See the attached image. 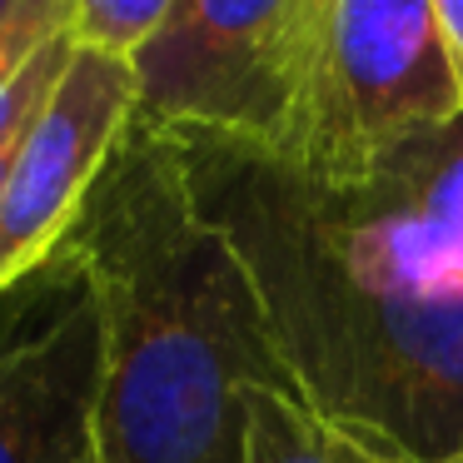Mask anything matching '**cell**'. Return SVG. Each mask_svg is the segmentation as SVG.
Segmentation results:
<instances>
[{
	"mask_svg": "<svg viewBox=\"0 0 463 463\" xmlns=\"http://www.w3.org/2000/svg\"><path fill=\"white\" fill-rule=\"evenodd\" d=\"M175 145L269 309L294 393L393 449L458 453L463 115L393 145L359 180H304L234 140Z\"/></svg>",
	"mask_w": 463,
	"mask_h": 463,
	"instance_id": "1",
	"label": "cell"
},
{
	"mask_svg": "<svg viewBox=\"0 0 463 463\" xmlns=\"http://www.w3.org/2000/svg\"><path fill=\"white\" fill-rule=\"evenodd\" d=\"M65 250L100 309V458L244 463V393L294 379L180 145L135 120Z\"/></svg>",
	"mask_w": 463,
	"mask_h": 463,
	"instance_id": "2",
	"label": "cell"
},
{
	"mask_svg": "<svg viewBox=\"0 0 463 463\" xmlns=\"http://www.w3.org/2000/svg\"><path fill=\"white\" fill-rule=\"evenodd\" d=\"M463 115L433 0H304L279 140L304 180H359L393 145Z\"/></svg>",
	"mask_w": 463,
	"mask_h": 463,
	"instance_id": "3",
	"label": "cell"
},
{
	"mask_svg": "<svg viewBox=\"0 0 463 463\" xmlns=\"http://www.w3.org/2000/svg\"><path fill=\"white\" fill-rule=\"evenodd\" d=\"M304 0H180L130 61L135 120L175 140L269 150L289 100V55Z\"/></svg>",
	"mask_w": 463,
	"mask_h": 463,
	"instance_id": "4",
	"label": "cell"
},
{
	"mask_svg": "<svg viewBox=\"0 0 463 463\" xmlns=\"http://www.w3.org/2000/svg\"><path fill=\"white\" fill-rule=\"evenodd\" d=\"M0 463H105L100 309L71 250L0 299Z\"/></svg>",
	"mask_w": 463,
	"mask_h": 463,
	"instance_id": "5",
	"label": "cell"
},
{
	"mask_svg": "<svg viewBox=\"0 0 463 463\" xmlns=\"http://www.w3.org/2000/svg\"><path fill=\"white\" fill-rule=\"evenodd\" d=\"M135 105L140 90L130 61L71 45V61L31 115L0 190V299L65 250L105 165L130 135Z\"/></svg>",
	"mask_w": 463,
	"mask_h": 463,
	"instance_id": "6",
	"label": "cell"
},
{
	"mask_svg": "<svg viewBox=\"0 0 463 463\" xmlns=\"http://www.w3.org/2000/svg\"><path fill=\"white\" fill-rule=\"evenodd\" d=\"M244 413H250L244 463H463V449L443 453V458H423V453L393 449L369 433H354L324 419L294 389H250Z\"/></svg>",
	"mask_w": 463,
	"mask_h": 463,
	"instance_id": "7",
	"label": "cell"
},
{
	"mask_svg": "<svg viewBox=\"0 0 463 463\" xmlns=\"http://www.w3.org/2000/svg\"><path fill=\"white\" fill-rule=\"evenodd\" d=\"M180 0H71V45L110 61H135L165 31Z\"/></svg>",
	"mask_w": 463,
	"mask_h": 463,
	"instance_id": "8",
	"label": "cell"
},
{
	"mask_svg": "<svg viewBox=\"0 0 463 463\" xmlns=\"http://www.w3.org/2000/svg\"><path fill=\"white\" fill-rule=\"evenodd\" d=\"M65 61H71V31H65L55 45H45V51L21 71V80L5 90V100H0V190H5V175H11V160H15V145H21L25 125H31V115L41 110L45 90H51L55 75L65 71Z\"/></svg>",
	"mask_w": 463,
	"mask_h": 463,
	"instance_id": "9",
	"label": "cell"
},
{
	"mask_svg": "<svg viewBox=\"0 0 463 463\" xmlns=\"http://www.w3.org/2000/svg\"><path fill=\"white\" fill-rule=\"evenodd\" d=\"M65 31H71V0H31V5H25V15L11 25V35L0 41V100H5V90L21 80L25 65H31L45 45L61 41Z\"/></svg>",
	"mask_w": 463,
	"mask_h": 463,
	"instance_id": "10",
	"label": "cell"
},
{
	"mask_svg": "<svg viewBox=\"0 0 463 463\" xmlns=\"http://www.w3.org/2000/svg\"><path fill=\"white\" fill-rule=\"evenodd\" d=\"M433 15H439L443 51H449L453 80H458V95H463V0H433Z\"/></svg>",
	"mask_w": 463,
	"mask_h": 463,
	"instance_id": "11",
	"label": "cell"
},
{
	"mask_svg": "<svg viewBox=\"0 0 463 463\" xmlns=\"http://www.w3.org/2000/svg\"><path fill=\"white\" fill-rule=\"evenodd\" d=\"M25 5H31V0H0V41H5V35H11V25L25 15Z\"/></svg>",
	"mask_w": 463,
	"mask_h": 463,
	"instance_id": "12",
	"label": "cell"
}]
</instances>
